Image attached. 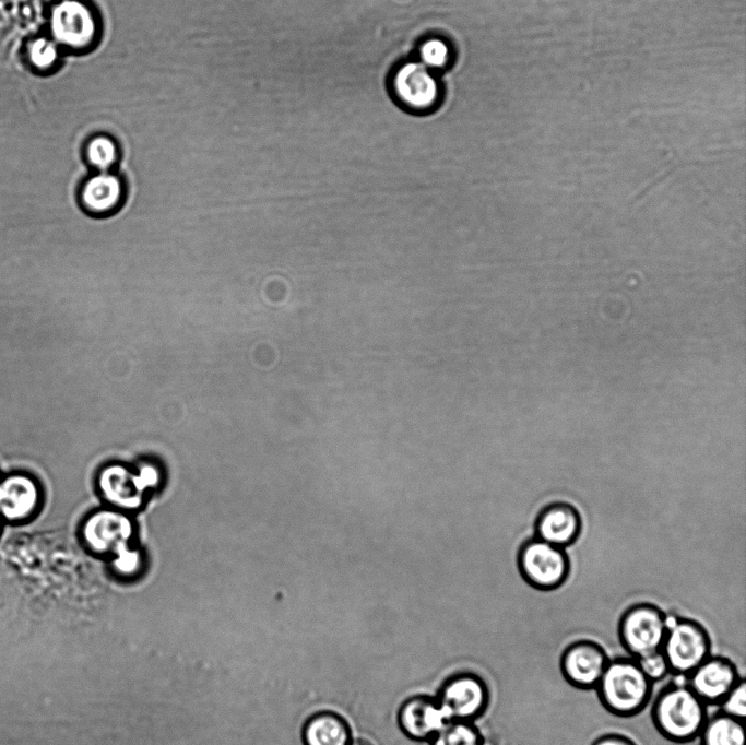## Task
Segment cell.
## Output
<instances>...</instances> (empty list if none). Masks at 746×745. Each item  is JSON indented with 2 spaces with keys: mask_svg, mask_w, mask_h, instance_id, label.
<instances>
[{
  "mask_svg": "<svg viewBox=\"0 0 746 745\" xmlns=\"http://www.w3.org/2000/svg\"><path fill=\"white\" fill-rule=\"evenodd\" d=\"M653 683L641 671L637 659H609L594 688L602 707L618 718H632L649 705Z\"/></svg>",
  "mask_w": 746,
  "mask_h": 745,
  "instance_id": "6da1fadb",
  "label": "cell"
},
{
  "mask_svg": "<svg viewBox=\"0 0 746 745\" xmlns=\"http://www.w3.org/2000/svg\"><path fill=\"white\" fill-rule=\"evenodd\" d=\"M591 745H638L632 738L621 733H605L597 736Z\"/></svg>",
  "mask_w": 746,
  "mask_h": 745,
  "instance_id": "603a6c76",
  "label": "cell"
},
{
  "mask_svg": "<svg viewBox=\"0 0 746 745\" xmlns=\"http://www.w3.org/2000/svg\"><path fill=\"white\" fill-rule=\"evenodd\" d=\"M430 745H486L485 737L472 721L451 720L429 741Z\"/></svg>",
  "mask_w": 746,
  "mask_h": 745,
  "instance_id": "e0dca14e",
  "label": "cell"
},
{
  "mask_svg": "<svg viewBox=\"0 0 746 745\" xmlns=\"http://www.w3.org/2000/svg\"><path fill=\"white\" fill-rule=\"evenodd\" d=\"M418 55L422 64L431 71H436L448 66L451 51L445 40L431 37L421 44Z\"/></svg>",
  "mask_w": 746,
  "mask_h": 745,
  "instance_id": "d6986e66",
  "label": "cell"
},
{
  "mask_svg": "<svg viewBox=\"0 0 746 745\" xmlns=\"http://www.w3.org/2000/svg\"><path fill=\"white\" fill-rule=\"evenodd\" d=\"M670 617L655 604L641 602L628 606L617 624V636L627 654L639 659L661 650Z\"/></svg>",
  "mask_w": 746,
  "mask_h": 745,
  "instance_id": "3957f363",
  "label": "cell"
},
{
  "mask_svg": "<svg viewBox=\"0 0 746 745\" xmlns=\"http://www.w3.org/2000/svg\"><path fill=\"white\" fill-rule=\"evenodd\" d=\"M348 745H374V743L365 737H353Z\"/></svg>",
  "mask_w": 746,
  "mask_h": 745,
  "instance_id": "d4e9b609",
  "label": "cell"
},
{
  "mask_svg": "<svg viewBox=\"0 0 746 745\" xmlns=\"http://www.w3.org/2000/svg\"><path fill=\"white\" fill-rule=\"evenodd\" d=\"M85 157L98 172H109L118 159V146L110 137L98 134L87 141Z\"/></svg>",
  "mask_w": 746,
  "mask_h": 745,
  "instance_id": "ac0fdd59",
  "label": "cell"
},
{
  "mask_svg": "<svg viewBox=\"0 0 746 745\" xmlns=\"http://www.w3.org/2000/svg\"><path fill=\"white\" fill-rule=\"evenodd\" d=\"M403 734L414 741H430L448 722L435 697L417 694L405 699L396 713Z\"/></svg>",
  "mask_w": 746,
  "mask_h": 745,
  "instance_id": "8fae6325",
  "label": "cell"
},
{
  "mask_svg": "<svg viewBox=\"0 0 746 745\" xmlns=\"http://www.w3.org/2000/svg\"><path fill=\"white\" fill-rule=\"evenodd\" d=\"M708 708L686 683H672L654 698L651 720L665 740L686 744L698 738L709 716Z\"/></svg>",
  "mask_w": 746,
  "mask_h": 745,
  "instance_id": "7a4b0ae2",
  "label": "cell"
},
{
  "mask_svg": "<svg viewBox=\"0 0 746 745\" xmlns=\"http://www.w3.org/2000/svg\"><path fill=\"white\" fill-rule=\"evenodd\" d=\"M722 712L745 721L746 682L744 677L719 707Z\"/></svg>",
  "mask_w": 746,
  "mask_h": 745,
  "instance_id": "7402d4cb",
  "label": "cell"
},
{
  "mask_svg": "<svg viewBox=\"0 0 746 745\" xmlns=\"http://www.w3.org/2000/svg\"><path fill=\"white\" fill-rule=\"evenodd\" d=\"M352 738L348 722L332 710L312 713L301 729L304 745H348Z\"/></svg>",
  "mask_w": 746,
  "mask_h": 745,
  "instance_id": "9a60e30c",
  "label": "cell"
},
{
  "mask_svg": "<svg viewBox=\"0 0 746 745\" xmlns=\"http://www.w3.org/2000/svg\"><path fill=\"white\" fill-rule=\"evenodd\" d=\"M40 501V487L32 475L17 472L0 480V518L26 521L36 515Z\"/></svg>",
  "mask_w": 746,
  "mask_h": 745,
  "instance_id": "7c38bea8",
  "label": "cell"
},
{
  "mask_svg": "<svg viewBox=\"0 0 746 745\" xmlns=\"http://www.w3.org/2000/svg\"><path fill=\"white\" fill-rule=\"evenodd\" d=\"M125 186L119 176L110 172H98L81 185L79 201L93 215H107L122 203Z\"/></svg>",
  "mask_w": 746,
  "mask_h": 745,
  "instance_id": "5bb4252c",
  "label": "cell"
},
{
  "mask_svg": "<svg viewBox=\"0 0 746 745\" xmlns=\"http://www.w3.org/2000/svg\"><path fill=\"white\" fill-rule=\"evenodd\" d=\"M97 27L93 10L80 0H63L52 10L50 28L56 44L86 49L97 38Z\"/></svg>",
  "mask_w": 746,
  "mask_h": 745,
  "instance_id": "ba28073f",
  "label": "cell"
},
{
  "mask_svg": "<svg viewBox=\"0 0 746 745\" xmlns=\"http://www.w3.org/2000/svg\"><path fill=\"white\" fill-rule=\"evenodd\" d=\"M712 641L706 627L688 617H670L661 648L671 674L686 678L711 655Z\"/></svg>",
  "mask_w": 746,
  "mask_h": 745,
  "instance_id": "277c9868",
  "label": "cell"
},
{
  "mask_svg": "<svg viewBox=\"0 0 746 745\" xmlns=\"http://www.w3.org/2000/svg\"><path fill=\"white\" fill-rule=\"evenodd\" d=\"M673 169H674V168H671L670 170L665 172L662 176L658 177L654 181H652L651 184H649L642 191H640V193H638V194L633 198L632 202L638 201L640 198H642V197L647 193V191H648L649 189L653 188L658 182H660V181H662L663 179H665V178L673 172Z\"/></svg>",
  "mask_w": 746,
  "mask_h": 745,
  "instance_id": "cb8c5ba5",
  "label": "cell"
},
{
  "mask_svg": "<svg viewBox=\"0 0 746 745\" xmlns=\"http://www.w3.org/2000/svg\"><path fill=\"white\" fill-rule=\"evenodd\" d=\"M28 58L35 68L39 70L50 69L58 60L57 44L45 37L37 38L28 47Z\"/></svg>",
  "mask_w": 746,
  "mask_h": 745,
  "instance_id": "ffe728a7",
  "label": "cell"
},
{
  "mask_svg": "<svg viewBox=\"0 0 746 745\" xmlns=\"http://www.w3.org/2000/svg\"><path fill=\"white\" fill-rule=\"evenodd\" d=\"M392 90L396 100L415 113L433 109L440 98V84L434 71L419 61L401 64L392 76Z\"/></svg>",
  "mask_w": 746,
  "mask_h": 745,
  "instance_id": "9c48e42d",
  "label": "cell"
},
{
  "mask_svg": "<svg viewBox=\"0 0 746 745\" xmlns=\"http://www.w3.org/2000/svg\"><path fill=\"white\" fill-rule=\"evenodd\" d=\"M698 740L700 745H745L744 720L718 710L708 716Z\"/></svg>",
  "mask_w": 746,
  "mask_h": 745,
  "instance_id": "2e32d148",
  "label": "cell"
},
{
  "mask_svg": "<svg viewBox=\"0 0 746 745\" xmlns=\"http://www.w3.org/2000/svg\"><path fill=\"white\" fill-rule=\"evenodd\" d=\"M644 675L653 683L663 681L671 674L666 659L661 650L637 659Z\"/></svg>",
  "mask_w": 746,
  "mask_h": 745,
  "instance_id": "44dd1931",
  "label": "cell"
},
{
  "mask_svg": "<svg viewBox=\"0 0 746 745\" xmlns=\"http://www.w3.org/2000/svg\"><path fill=\"white\" fill-rule=\"evenodd\" d=\"M609 659L599 642L578 639L563 650L559 658L560 674L576 689L594 690Z\"/></svg>",
  "mask_w": 746,
  "mask_h": 745,
  "instance_id": "52a82bcc",
  "label": "cell"
},
{
  "mask_svg": "<svg viewBox=\"0 0 746 745\" xmlns=\"http://www.w3.org/2000/svg\"><path fill=\"white\" fill-rule=\"evenodd\" d=\"M448 721H472L479 718L489 703L485 681L472 672H460L447 677L435 696Z\"/></svg>",
  "mask_w": 746,
  "mask_h": 745,
  "instance_id": "8992f818",
  "label": "cell"
},
{
  "mask_svg": "<svg viewBox=\"0 0 746 745\" xmlns=\"http://www.w3.org/2000/svg\"><path fill=\"white\" fill-rule=\"evenodd\" d=\"M581 525V517L572 505L564 501L552 502L545 506L536 518V537L563 548L578 539Z\"/></svg>",
  "mask_w": 746,
  "mask_h": 745,
  "instance_id": "4fadbf2b",
  "label": "cell"
},
{
  "mask_svg": "<svg viewBox=\"0 0 746 745\" xmlns=\"http://www.w3.org/2000/svg\"><path fill=\"white\" fill-rule=\"evenodd\" d=\"M742 678L731 659L711 654L685 679L708 707H720Z\"/></svg>",
  "mask_w": 746,
  "mask_h": 745,
  "instance_id": "30bf717a",
  "label": "cell"
},
{
  "mask_svg": "<svg viewBox=\"0 0 746 745\" xmlns=\"http://www.w3.org/2000/svg\"><path fill=\"white\" fill-rule=\"evenodd\" d=\"M518 568L530 587L541 591H552L565 583L570 564L561 547L535 537L525 541L520 546Z\"/></svg>",
  "mask_w": 746,
  "mask_h": 745,
  "instance_id": "5b68a950",
  "label": "cell"
}]
</instances>
